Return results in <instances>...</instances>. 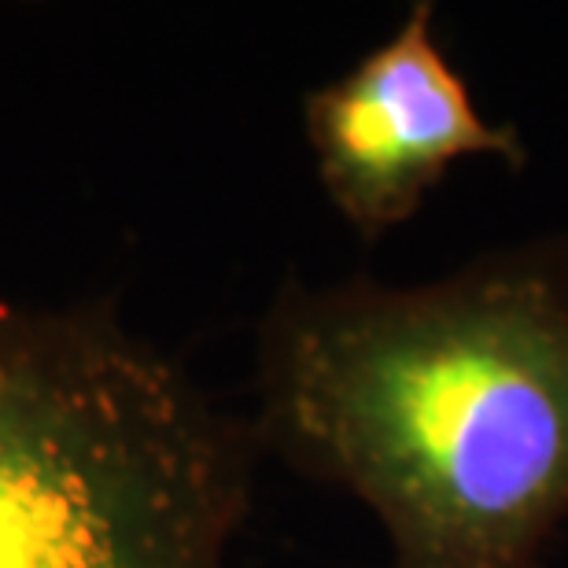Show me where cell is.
<instances>
[{"mask_svg":"<svg viewBox=\"0 0 568 568\" xmlns=\"http://www.w3.org/2000/svg\"><path fill=\"white\" fill-rule=\"evenodd\" d=\"M258 447L373 509L392 568H539L568 525V241L428 284H284Z\"/></svg>","mask_w":568,"mask_h":568,"instance_id":"6da1fadb","label":"cell"},{"mask_svg":"<svg viewBox=\"0 0 568 568\" xmlns=\"http://www.w3.org/2000/svg\"><path fill=\"white\" fill-rule=\"evenodd\" d=\"M255 447L111 303L0 295V568H230Z\"/></svg>","mask_w":568,"mask_h":568,"instance_id":"7a4b0ae2","label":"cell"},{"mask_svg":"<svg viewBox=\"0 0 568 568\" xmlns=\"http://www.w3.org/2000/svg\"><path fill=\"white\" fill-rule=\"evenodd\" d=\"M432 22V4H414L388 41L303 100L317 181L366 241L410 222L462 159H528L514 126L476 111Z\"/></svg>","mask_w":568,"mask_h":568,"instance_id":"3957f363","label":"cell"}]
</instances>
